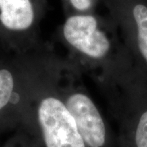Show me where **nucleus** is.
I'll return each mask as SVG.
<instances>
[{
    "label": "nucleus",
    "instance_id": "obj_8",
    "mask_svg": "<svg viewBox=\"0 0 147 147\" xmlns=\"http://www.w3.org/2000/svg\"><path fill=\"white\" fill-rule=\"evenodd\" d=\"M73 6L79 10H86L91 6V0H70Z\"/></svg>",
    "mask_w": 147,
    "mask_h": 147
},
{
    "label": "nucleus",
    "instance_id": "obj_5",
    "mask_svg": "<svg viewBox=\"0 0 147 147\" xmlns=\"http://www.w3.org/2000/svg\"><path fill=\"white\" fill-rule=\"evenodd\" d=\"M133 16L137 26V41L142 56L147 61V7L142 4L135 6Z\"/></svg>",
    "mask_w": 147,
    "mask_h": 147
},
{
    "label": "nucleus",
    "instance_id": "obj_6",
    "mask_svg": "<svg viewBox=\"0 0 147 147\" xmlns=\"http://www.w3.org/2000/svg\"><path fill=\"white\" fill-rule=\"evenodd\" d=\"M14 88L12 74L7 69H0V110L10 100Z\"/></svg>",
    "mask_w": 147,
    "mask_h": 147
},
{
    "label": "nucleus",
    "instance_id": "obj_1",
    "mask_svg": "<svg viewBox=\"0 0 147 147\" xmlns=\"http://www.w3.org/2000/svg\"><path fill=\"white\" fill-rule=\"evenodd\" d=\"M38 122L46 147H86L75 121L61 100L53 97L42 100Z\"/></svg>",
    "mask_w": 147,
    "mask_h": 147
},
{
    "label": "nucleus",
    "instance_id": "obj_7",
    "mask_svg": "<svg viewBox=\"0 0 147 147\" xmlns=\"http://www.w3.org/2000/svg\"><path fill=\"white\" fill-rule=\"evenodd\" d=\"M134 141L136 147H147V111L142 114L138 120Z\"/></svg>",
    "mask_w": 147,
    "mask_h": 147
},
{
    "label": "nucleus",
    "instance_id": "obj_4",
    "mask_svg": "<svg viewBox=\"0 0 147 147\" xmlns=\"http://www.w3.org/2000/svg\"><path fill=\"white\" fill-rule=\"evenodd\" d=\"M34 16L30 0H0V21L9 30H26L32 25Z\"/></svg>",
    "mask_w": 147,
    "mask_h": 147
},
{
    "label": "nucleus",
    "instance_id": "obj_2",
    "mask_svg": "<svg viewBox=\"0 0 147 147\" xmlns=\"http://www.w3.org/2000/svg\"><path fill=\"white\" fill-rule=\"evenodd\" d=\"M64 35L72 46L94 58L104 57L110 48L105 34L97 30V21L92 16H74L64 26Z\"/></svg>",
    "mask_w": 147,
    "mask_h": 147
},
{
    "label": "nucleus",
    "instance_id": "obj_3",
    "mask_svg": "<svg viewBox=\"0 0 147 147\" xmlns=\"http://www.w3.org/2000/svg\"><path fill=\"white\" fill-rule=\"evenodd\" d=\"M66 108L75 121L85 145L102 147L105 143V127L97 108L89 97L74 94L67 100Z\"/></svg>",
    "mask_w": 147,
    "mask_h": 147
}]
</instances>
